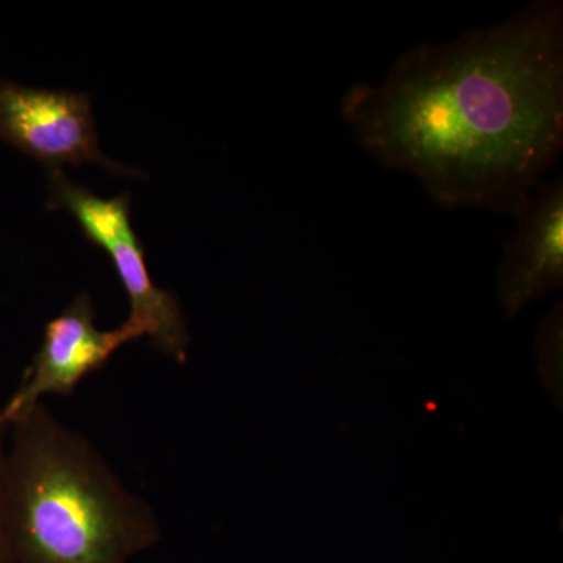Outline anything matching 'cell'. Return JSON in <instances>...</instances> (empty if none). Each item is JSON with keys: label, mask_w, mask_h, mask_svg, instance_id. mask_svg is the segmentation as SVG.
Here are the masks:
<instances>
[{"label": "cell", "mask_w": 563, "mask_h": 563, "mask_svg": "<svg viewBox=\"0 0 563 563\" xmlns=\"http://www.w3.org/2000/svg\"><path fill=\"white\" fill-rule=\"evenodd\" d=\"M7 431L2 484L16 563H128L161 540L150 504L46 404Z\"/></svg>", "instance_id": "7a4b0ae2"}, {"label": "cell", "mask_w": 563, "mask_h": 563, "mask_svg": "<svg viewBox=\"0 0 563 563\" xmlns=\"http://www.w3.org/2000/svg\"><path fill=\"white\" fill-rule=\"evenodd\" d=\"M3 450H5V437H3V433H2V435H0V563H16V555H14L13 540H11L9 518H7L5 498H3V484H2Z\"/></svg>", "instance_id": "ba28073f"}, {"label": "cell", "mask_w": 563, "mask_h": 563, "mask_svg": "<svg viewBox=\"0 0 563 563\" xmlns=\"http://www.w3.org/2000/svg\"><path fill=\"white\" fill-rule=\"evenodd\" d=\"M133 340L139 336L124 322L113 331L98 329L91 296L77 295L47 322L40 351L18 390L0 409V432L43 402L44 396H73L88 376L102 369L114 352Z\"/></svg>", "instance_id": "277c9868"}, {"label": "cell", "mask_w": 563, "mask_h": 563, "mask_svg": "<svg viewBox=\"0 0 563 563\" xmlns=\"http://www.w3.org/2000/svg\"><path fill=\"white\" fill-rule=\"evenodd\" d=\"M0 139L49 168L98 163L107 172L140 177L99 150L91 101L84 92L27 88L0 81Z\"/></svg>", "instance_id": "3957f363"}, {"label": "cell", "mask_w": 563, "mask_h": 563, "mask_svg": "<svg viewBox=\"0 0 563 563\" xmlns=\"http://www.w3.org/2000/svg\"><path fill=\"white\" fill-rule=\"evenodd\" d=\"M342 118L387 169L450 209L517 213L563 150V3L422 43L380 84L344 92Z\"/></svg>", "instance_id": "6da1fadb"}, {"label": "cell", "mask_w": 563, "mask_h": 563, "mask_svg": "<svg viewBox=\"0 0 563 563\" xmlns=\"http://www.w3.org/2000/svg\"><path fill=\"white\" fill-rule=\"evenodd\" d=\"M514 217L517 232L504 244L496 288L509 317L563 285V177L542 185Z\"/></svg>", "instance_id": "5b68a950"}, {"label": "cell", "mask_w": 563, "mask_h": 563, "mask_svg": "<svg viewBox=\"0 0 563 563\" xmlns=\"http://www.w3.org/2000/svg\"><path fill=\"white\" fill-rule=\"evenodd\" d=\"M102 251L110 255L114 272L131 301V313L124 324L139 339L147 336L152 346L162 354L179 363L187 361L190 333L179 299L152 280L146 252L133 229L122 233Z\"/></svg>", "instance_id": "8992f818"}, {"label": "cell", "mask_w": 563, "mask_h": 563, "mask_svg": "<svg viewBox=\"0 0 563 563\" xmlns=\"http://www.w3.org/2000/svg\"><path fill=\"white\" fill-rule=\"evenodd\" d=\"M51 210L63 209L73 214L81 233L95 246L103 247L122 233L131 231V195L106 199L74 184L62 169L49 172Z\"/></svg>", "instance_id": "52a82bcc"}]
</instances>
